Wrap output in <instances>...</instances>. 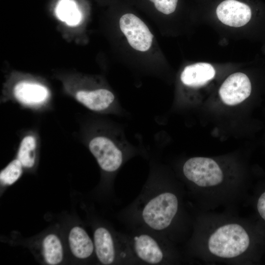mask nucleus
<instances>
[{"label":"nucleus","instance_id":"1","mask_svg":"<svg viewBox=\"0 0 265 265\" xmlns=\"http://www.w3.org/2000/svg\"><path fill=\"white\" fill-rule=\"evenodd\" d=\"M251 238L242 224L227 222L218 224L209 231L204 247L209 255L222 260L240 259L248 251Z\"/></svg>","mask_w":265,"mask_h":265},{"label":"nucleus","instance_id":"2","mask_svg":"<svg viewBox=\"0 0 265 265\" xmlns=\"http://www.w3.org/2000/svg\"><path fill=\"white\" fill-rule=\"evenodd\" d=\"M179 208V199L175 193L168 190L161 191L146 201L141 211V217L151 229L163 231L171 225Z\"/></svg>","mask_w":265,"mask_h":265},{"label":"nucleus","instance_id":"3","mask_svg":"<svg viewBox=\"0 0 265 265\" xmlns=\"http://www.w3.org/2000/svg\"><path fill=\"white\" fill-rule=\"evenodd\" d=\"M184 176L197 188L204 190L219 188L224 180V174L213 159L193 157L187 159L183 167Z\"/></svg>","mask_w":265,"mask_h":265},{"label":"nucleus","instance_id":"4","mask_svg":"<svg viewBox=\"0 0 265 265\" xmlns=\"http://www.w3.org/2000/svg\"><path fill=\"white\" fill-rule=\"evenodd\" d=\"M88 147L104 171L114 172L121 166L124 160L123 152L110 138L103 135L95 136L89 141Z\"/></svg>","mask_w":265,"mask_h":265},{"label":"nucleus","instance_id":"5","mask_svg":"<svg viewBox=\"0 0 265 265\" xmlns=\"http://www.w3.org/2000/svg\"><path fill=\"white\" fill-rule=\"evenodd\" d=\"M119 26L132 48L140 52H145L150 49L153 35L139 18L132 13L125 14L120 19Z\"/></svg>","mask_w":265,"mask_h":265},{"label":"nucleus","instance_id":"6","mask_svg":"<svg viewBox=\"0 0 265 265\" xmlns=\"http://www.w3.org/2000/svg\"><path fill=\"white\" fill-rule=\"evenodd\" d=\"M251 84L244 73L237 72L230 75L223 82L219 90L221 99L229 106L238 105L250 95Z\"/></svg>","mask_w":265,"mask_h":265},{"label":"nucleus","instance_id":"7","mask_svg":"<svg viewBox=\"0 0 265 265\" xmlns=\"http://www.w3.org/2000/svg\"><path fill=\"white\" fill-rule=\"evenodd\" d=\"M216 14L223 24L235 27L246 25L252 16L250 7L238 0L222 1L216 7Z\"/></svg>","mask_w":265,"mask_h":265},{"label":"nucleus","instance_id":"8","mask_svg":"<svg viewBox=\"0 0 265 265\" xmlns=\"http://www.w3.org/2000/svg\"><path fill=\"white\" fill-rule=\"evenodd\" d=\"M131 246L135 256L140 261L151 265L159 264L165 257L161 246L152 236L140 234L134 236Z\"/></svg>","mask_w":265,"mask_h":265},{"label":"nucleus","instance_id":"9","mask_svg":"<svg viewBox=\"0 0 265 265\" xmlns=\"http://www.w3.org/2000/svg\"><path fill=\"white\" fill-rule=\"evenodd\" d=\"M76 98L86 108L95 112L107 110L113 105L115 100L113 93L104 88L78 91L76 94Z\"/></svg>","mask_w":265,"mask_h":265},{"label":"nucleus","instance_id":"10","mask_svg":"<svg viewBox=\"0 0 265 265\" xmlns=\"http://www.w3.org/2000/svg\"><path fill=\"white\" fill-rule=\"evenodd\" d=\"M93 242L94 251L99 262L103 265L113 264L117 254L114 239L109 231L103 227L96 229Z\"/></svg>","mask_w":265,"mask_h":265},{"label":"nucleus","instance_id":"11","mask_svg":"<svg viewBox=\"0 0 265 265\" xmlns=\"http://www.w3.org/2000/svg\"><path fill=\"white\" fill-rule=\"evenodd\" d=\"M215 74L213 67L205 62H199L186 66L182 71V82L189 87H199L212 80Z\"/></svg>","mask_w":265,"mask_h":265},{"label":"nucleus","instance_id":"12","mask_svg":"<svg viewBox=\"0 0 265 265\" xmlns=\"http://www.w3.org/2000/svg\"><path fill=\"white\" fill-rule=\"evenodd\" d=\"M14 95L23 104L34 106L44 103L49 96V92L47 88L42 85L23 81L15 86Z\"/></svg>","mask_w":265,"mask_h":265},{"label":"nucleus","instance_id":"13","mask_svg":"<svg viewBox=\"0 0 265 265\" xmlns=\"http://www.w3.org/2000/svg\"><path fill=\"white\" fill-rule=\"evenodd\" d=\"M68 242L72 254L78 259H87L94 251V242L81 227L74 226L70 230Z\"/></svg>","mask_w":265,"mask_h":265},{"label":"nucleus","instance_id":"14","mask_svg":"<svg viewBox=\"0 0 265 265\" xmlns=\"http://www.w3.org/2000/svg\"><path fill=\"white\" fill-rule=\"evenodd\" d=\"M43 254L46 263L50 265L60 264L63 258V249L59 237L54 234H50L42 242Z\"/></svg>","mask_w":265,"mask_h":265},{"label":"nucleus","instance_id":"15","mask_svg":"<svg viewBox=\"0 0 265 265\" xmlns=\"http://www.w3.org/2000/svg\"><path fill=\"white\" fill-rule=\"evenodd\" d=\"M57 18L69 26H75L80 22L81 13L73 0H60L55 8Z\"/></svg>","mask_w":265,"mask_h":265},{"label":"nucleus","instance_id":"16","mask_svg":"<svg viewBox=\"0 0 265 265\" xmlns=\"http://www.w3.org/2000/svg\"><path fill=\"white\" fill-rule=\"evenodd\" d=\"M36 140L31 135L25 136L22 140L17 153V158L24 167H32L35 162Z\"/></svg>","mask_w":265,"mask_h":265},{"label":"nucleus","instance_id":"17","mask_svg":"<svg viewBox=\"0 0 265 265\" xmlns=\"http://www.w3.org/2000/svg\"><path fill=\"white\" fill-rule=\"evenodd\" d=\"M23 167L18 159L12 160L0 172L1 184L10 186L15 183L21 176Z\"/></svg>","mask_w":265,"mask_h":265},{"label":"nucleus","instance_id":"18","mask_svg":"<svg viewBox=\"0 0 265 265\" xmlns=\"http://www.w3.org/2000/svg\"><path fill=\"white\" fill-rule=\"evenodd\" d=\"M159 12L168 15L173 13L177 7L178 0H149Z\"/></svg>","mask_w":265,"mask_h":265},{"label":"nucleus","instance_id":"19","mask_svg":"<svg viewBox=\"0 0 265 265\" xmlns=\"http://www.w3.org/2000/svg\"><path fill=\"white\" fill-rule=\"evenodd\" d=\"M257 208L260 215L265 221V191L259 197Z\"/></svg>","mask_w":265,"mask_h":265}]
</instances>
